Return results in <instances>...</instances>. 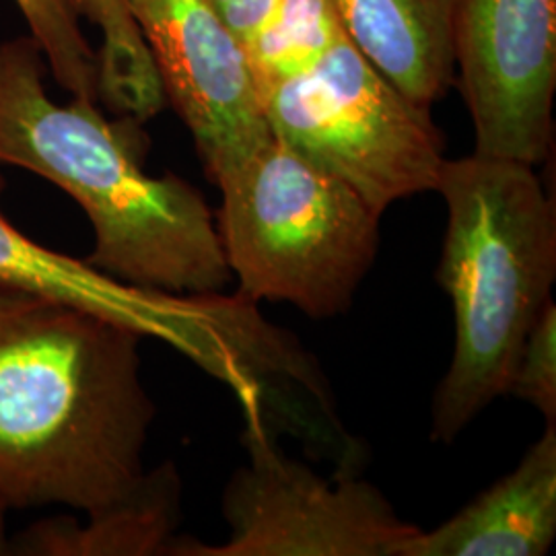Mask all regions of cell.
<instances>
[{"label":"cell","instance_id":"cell-1","mask_svg":"<svg viewBox=\"0 0 556 556\" xmlns=\"http://www.w3.org/2000/svg\"><path fill=\"white\" fill-rule=\"evenodd\" d=\"M142 334L0 282V507L100 516L147 482Z\"/></svg>","mask_w":556,"mask_h":556},{"label":"cell","instance_id":"cell-2","mask_svg":"<svg viewBox=\"0 0 556 556\" xmlns=\"http://www.w3.org/2000/svg\"><path fill=\"white\" fill-rule=\"evenodd\" d=\"M139 122L108 119L98 101L52 100L31 38L0 43V163L52 181L96 233L89 264L130 287L217 295L233 280L217 219L199 190L144 169Z\"/></svg>","mask_w":556,"mask_h":556},{"label":"cell","instance_id":"cell-3","mask_svg":"<svg viewBox=\"0 0 556 556\" xmlns=\"http://www.w3.org/2000/svg\"><path fill=\"white\" fill-rule=\"evenodd\" d=\"M447 211L438 282L456 344L431 410V438L452 443L507 394L519 351L556 278V211L532 165L472 153L445 160Z\"/></svg>","mask_w":556,"mask_h":556},{"label":"cell","instance_id":"cell-4","mask_svg":"<svg viewBox=\"0 0 556 556\" xmlns=\"http://www.w3.org/2000/svg\"><path fill=\"white\" fill-rule=\"evenodd\" d=\"M215 184L239 298L289 303L312 319L353 305L378 256L383 217L353 188L277 137Z\"/></svg>","mask_w":556,"mask_h":556},{"label":"cell","instance_id":"cell-5","mask_svg":"<svg viewBox=\"0 0 556 556\" xmlns=\"http://www.w3.org/2000/svg\"><path fill=\"white\" fill-rule=\"evenodd\" d=\"M273 135L383 215L438 190L445 163L431 110L400 93L346 36L264 100Z\"/></svg>","mask_w":556,"mask_h":556},{"label":"cell","instance_id":"cell-6","mask_svg":"<svg viewBox=\"0 0 556 556\" xmlns=\"http://www.w3.org/2000/svg\"><path fill=\"white\" fill-rule=\"evenodd\" d=\"M243 445L248 462L220 501L229 538L215 546L174 542L169 555L397 556L418 530L371 482L321 477L282 454L264 418L248 417Z\"/></svg>","mask_w":556,"mask_h":556},{"label":"cell","instance_id":"cell-7","mask_svg":"<svg viewBox=\"0 0 556 556\" xmlns=\"http://www.w3.org/2000/svg\"><path fill=\"white\" fill-rule=\"evenodd\" d=\"M456 77L478 155L538 165L555 119L556 0H459Z\"/></svg>","mask_w":556,"mask_h":556},{"label":"cell","instance_id":"cell-8","mask_svg":"<svg viewBox=\"0 0 556 556\" xmlns=\"http://www.w3.org/2000/svg\"><path fill=\"white\" fill-rule=\"evenodd\" d=\"M128 9L213 181L273 140L245 46L208 0H128Z\"/></svg>","mask_w":556,"mask_h":556},{"label":"cell","instance_id":"cell-9","mask_svg":"<svg viewBox=\"0 0 556 556\" xmlns=\"http://www.w3.org/2000/svg\"><path fill=\"white\" fill-rule=\"evenodd\" d=\"M2 192V178H0ZM0 282L73 303L119 321L142 337L174 344L211 369L227 330V303L217 295H169L144 291L68 258L21 233L0 211Z\"/></svg>","mask_w":556,"mask_h":556},{"label":"cell","instance_id":"cell-10","mask_svg":"<svg viewBox=\"0 0 556 556\" xmlns=\"http://www.w3.org/2000/svg\"><path fill=\"white\" fill-rule=\"evenodd\" d=\"M556 538V425L498 478L435 530L408 538L397 556H542Z\"/></svg>","mask_w":556,"mask_h":556},{"label":"cell","instance_id":"cell-11","mask_svg":"<svg viewBox=\"0 0 556 556\" xmlns=\"http://www.w3.org/2000/svg\"><path fill=\"white\" fill-rule=\"evenodd\" d=\"M344 36L413 103L431 110L456 83L459 0H332Z\"/></svg>","mask_w":556,"mask_h":556},{"label":"cell","instance_id":"cell-12","mask_svg":"<svg viewBox=\"0 0 556 556\" xmlns=\"http://www.w3.org/2000/svg\"><path fill=\"white\" fill-rule=\"evenodd\" d=\"M179 478L172 464L147 475L139 493L118 507L29 528L17 546L25 555H169L179 519Z\"/></svg>","mask_w":556,"mask_h":556},{"label":"cell","instance_id":"cell-13","mask_svg":"<svg viewBox=\"0 0 556 556\" xmlns=\"http://www.w3.org/2000/svg\"><path fill=\"white\" fill-rule=\"evenodd\" d=\"M101 34L100 103L122 118L144 122L167 103L128 0H71Z\"/></svg>","mask_w":556,"mask_h":556},{"label":"cell","instance_id":"cell-14","mask_svg":"<svg viewBox=\"0 0 556 556\" xmlns=\"http://www.w3.org/2000/svg\"><path fill=\"white\" fill-rule=\"evenodd\" d=\"M344 36L332 0H278L254 38L245 43L260 100L291 79Z\"/></svg>","mask_w":556,"mask_h":556},{"label":"cell","instance_id":"cell-15","mask_svg":"<svg viewBox=\"0 0 556 556\" xmlns=\"http://www.w3.org/2000/svg\"><path fill=\"white\" fill-rule=\"evenodd\" d=\"M54 79L73 98L100 103V60L71 0H15Z\"/></svg>","mask_w":556,"mask_h":556},{"label":"cell","instance_id":"cell-16","mask_svg":"<svg viewBox=\"0 0 556 556\" xmlns=\"http://www.w3.org/2000/svg\"><path fill=\"white\" fill-rule=\"evenodd\" d=\"M507 394L556 422V305L551 301L519 351Z\"/></svg>","mask_w":556,"mask_h":556},{"label":"cell","instance_id":"cell-17","mask_svg":"<svg viewBox=\"0 0 556 556\" xmlns=\"http://www.w3.org/2000/svg\"><path fill=\"white\" fill-rule=\"evenodd\" d=\"M231 31L243 41V46L254 38V34L268 20L278 0H208Z\"/></svg>","mask_w":556,"mask_h":556}]
</instances>
